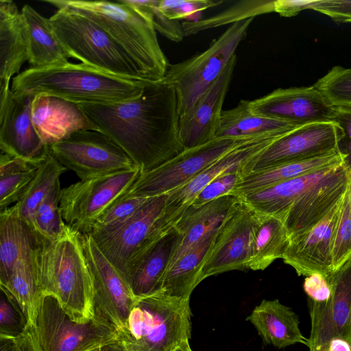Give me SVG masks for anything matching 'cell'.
<instances>
[{
  "mask_svg": "<svg viewBox=\"0 0 351 351\" xmlns=\"http://www.w3.org/2000/svg\"><path fill=\"white\" fill-rule=\"evenodd\" d=\"M99 132L117 143L141 174L182 152L176 91L164 79L149 81L137 97L103 104H77Z\"/></svg>",
  "mask_w": 351,
  "mask_h": 351,
  "instance_id": "1",
  "label": "cell"
},
{
  "mask_svg": "<svg viewBox=\"0 0 351 351\" xmlns=\"http://www.w3.org/2000/svg\"><path fill=\"white\" fill-rule=\"evenodd\" d=\"M35 261L43 297L55 298L75 322L91 320L95 315L93 285L80 233L66 224L56 239L41 237Z\"/></svg>",
  "mask_w": 351,
  "mask_h": 351,
  "instance_id": "2",
  "label": "cell"
},
{
  "mask_svg": "<svg viewBox=\"0 0 351 351\" xmlns=\"http://www.w3.org/2000/svg\"><path fill=\"white\" fill-rule=\"evenodd\" d=\"M149 80L114 76L83 63H68L45 69H28L13 77L11 90L45 94L75 104L114 103L138 97Z\"/></svg>",
  "mask_w": 351,
  "mask_h": 351,
  "instance_id": "3",
  "label": "cell"
},
{
  "mask_svg": "<svg viewBox=\"0 0 351 351\" xmlns=\"http://www.w3.org/2000/svg\"><path fill=\"white\" fill-rule=\"evenodd\" d=\"M57 9L84 16L108 33L132 58L147 80H163L169 63L150 21L121 0H47Z\"/></svg>",
  "mask_w": 351,
  "mask_h": 351,
  "instance_id": "4",
  "label": "cell"
},
{
  "mask_svg": "<svg viewBox=\"0 0 351 351\" xmlns=\"http://www.w3.org/2000/svg\"><path fill=\"white\" fill-rule=\"evenodd\" d=\"M191 318L189 300L162 291L137 297L117 341L104 351H173L191 339Z\"/></svg>",
  "mask_w": 351,
  "mask_h": 351,
  "instance_id": "5",
  "label": "cell"
},
{
  "mask_svg": "<svg viewBox=\"0 0 351 351\" xmlns=\"http://www.w3.org/2000/svg\"><path fill=\"white\" fill-rule=\"evenodd\" d=\"M49 21L71 58L114 76L147 80L128 53L93 21L65 9H58Z\"/></svg>",
  "mask_w": 351,
  "mask_h": 351,
  "instance_id": "6",
  "label": "cell"
},
{
  "mask_svg": "<svg viewBox=\"0 0 351 351\" xmlns=\"http://www.w3.org/2000/svg\"><path fill=\"white\" fill-rule=\"evenodd\" d=\"M254 19L230 25L203 52L185 61L169 64L164 80L176 91L180 117L191 110L236 55L235 51L246 36Z\"/></svg>",
  "mask_w": 351,
  "mask_h": 351,
  "instance_id": "7",
  "label": "cell"
},
{
  "mask_svg": "<svg viewBox=\"0 0 351 351\" xmlns=\"http://www.w3.org/2000/svg\"><path fill=\"white\" fill-rule=\"evenodd\" d=\"M166 199L167 194L149 197L121 223L88 233L103 254L125 279L134 261L168 229L164 228L160 221Z\"/></svg>",
  "mask_w": 351,
  "mask_h": 351,
  "instance_id": "8",
  "label": "cell"
},
{
  "mask_svg": "<svg viewBox=\"0 0 351 351\" xmlns=\"http://www.w3.org/2000/svg\"><path fill=\"white\" fill-rule=\"evenodd\" d=\"M35 328L42 351H90L115 343L119 335L96 315L86 323L73 321L51 296L42 299Z\"/></svg>",
  "mask_w": 351,
  "mask_h": 351,
  "instance_id": "9",
  "label": "cell"
},
{
  "mask_svg": "<svg viewBox=\"0 0 351 351\" xmlns=\"http://www.w3.org/2000/svg\"><path fill=\"white\" fill-rule=\"evenodd\" d=\"M139 168L80 180L61 191L60 210L64 223L88 234L99 217L125 194L141 176Z\"/></svg>",
  "mask_w": 351,
  "mask_h": 351,
  "instance_id": "10",
  "label": "cell"
},
{
  "mask_svg": "<svg viewBox=\"0 0 351 351\" xmlns=\"http://www.w3.org/2000/svg\"><path fill=\"white\" fill-rule=\"evenodd\" d=\"M49 150L82 180L137 168L117 143L99 131L75 132L49 146Z\"/></svg>",
  "mask_w": 351,
  "mask_h": 351,
  "instance_id": "11",
  "label": "cell"
},
{
  "mask_svg": "<svg viewBox=\"0 0 351 351\" xmlns=\"http://www.w3.org/2000/svg\"><path fill=\"white\" fill-rule=\"evenodd\" d=\"M245 138H215L202 145L184 149L159 167L141 174L125 194L145 197L167 194L190 181Z\"/></svg>",
  "mask_w": 351,
  "mask_h": 351,
  "instance_id": "12",
  "label": "cell"
},
{
  "mask_svg": "<svg viewBox=\"0 0 351 351\" xmlns=\"http://www.w3.org/2000/svg\"><path fill=\"white\" fill-rule=\"evenodd\" d=\"M343 137V130L336 121L298 125L250 160L243 168V176L284 163L340 151V143Z\"/></svg>",
  "mask_w": 351,
  "mask_h": 351,
  "instance_id": "13",
  "label": "cell"
},
{
  "mask_svg": "<svg viewBox=\"0 0 351 351\" xmlns=\"http://www.w3.org/2000/svg\"><path fill=\"white\" fill-rule=\"evenodd\" d=\"M289 131L271 132L243 140L190 181L168 193L160 217L163 228L174 226L197 194L212 180L228 172L243 169L250 160Z\"/></svg>",
  "mask_w": 351,
  "mask_h": 351,
  "instance_id": "14",
  "label": "cell"
},
{
  "mask_svg": "<svg viewBox=\"0 0 351 351\" xmlns=\"http://www.w3.org/2000/svg\"><path fill=\"white\" fill-rule=\"evenodd\" d=\"M327 280L331 292L326 301L317 302L307 298L309 351H328L335 339L351 346V257Z\"/></svg>",
  "mask_w": 351,
  "mask_h": 351,
  "instance_id": "15",
  "label": "cell"
},
{
  "mask_svg": "<svg viewBox=\"0 0 351 351\" xmlns=\"http://www.w3.org/2000/svg\"><path fill=\"white\" fill-rule=\"evenodd\" d=\"M80 239L92 278L95 315L119 331L125 326L137 297L93 238L88 234H80Z\"/></svg>",
  "mask_w": 351,
  "mask_h": 351,
  "instance_id": "16",
  "label": "cell"
},
{
  "mask_svg": "<svg viewBox=\"0 0 351 351\" xmlns=\"http://www.w3.org/2000/svg\"><path fill=\"white\" fill-rule=\"evenodd\" d=\"M258 213L241 199L219 228L200 271L199 282L232 270H245Z\"/></svg>",
  "mask_w": 351,
  "mask_h": 351,
  "instance_id": "17",
  "label": "cell"
},
{
  "mask_svg": "<svg viewBox=\"0 0 351 351\" xmlns=\"http://www.w3.org/2000/svg\"><path fill=\"white\" fill-rule=\"evenodd\" d=\"M33 95L14 92L11 88L0 94V148L2 153L40 162L49 150L33 125Z\"/></svg>",
  "mask_w": 351,
  "mask_h": 351,
  "instance_id": "18",
  "label": "cell"
},
{
  "mask_svg": "<svg viewBox=\"0 0 351 351\" xmlns=\"http://www.w3.org/2000/svg\"><path fill=\"white\" fill-rule=\"evenodd\" d=\"M257 114L283 120L295 125L334 121L335 107L313 85L278 88L250 101Z\"/></svg>",
  "mask_w": 351,
  "mask_h": 351,
  "instance_id": "19",
  "label": "cell"
},
{
  "mask_svg": "<svg viewBox=\"0 0 351 351\" xmlns=\"http://www.w3.org/2000/svg\"><path fill=\"white\" fill-rule=\"evenodd\" d=\"M348 182V170L344 163L300 195L284 219L289 240L322 221L343 197Z\"/></svg>",
  "mask_w": 351,
  "mask_h": 351,
  "instance_id": "20",
  "label": "cell"
},
{
  "mask_svg": "<svg viewBox=\"0 0 351 351\" xmlns=\"http://www.w3.org/2000/svg\"><path fill=\"white\" fill-rule=\"evenodd\" d=\"M342 199L318 224L289 240L282 259L298 276L317 273L328 279L334 273L332 251Z\"/></svg>",
  "mask_w": 351,
  "mask_h": 351,
  "instance_id": "21",
  "label": "cell"
},
{
  "mask_svg": "<svg viewBox=\"0 0 351 351\" xmlns=\"http://www.w3.org/2000/svg\"><path fill=\"white\" fill-rule=\"evenodd\" d=\"M236 63L234 55L191 110L180 117V137L184 149L202 145L215 138Z\"/></svg>",
  "mask_w": 351,
  "mask_h": 351,
  "instance_id": "22",
  "label": "cell"
},
{
  "mask_svg": "<svg viewBox=\"0 0 351 351\" xmlns=\"http://www.w3.org/2000/svg\"><path fill=\"white\" fill-rule=\"evenodd\" d=\"M32 119L38 136L47 147L77 131H99L77 104L45 94L34 96Z\"/></svg>",
  "mask_w": 351,
  "mask_h": 351,
  "instance_id": "23",
  "label": "cell"
},
{
  "mask_svg": "<svg viewBox=\"0 0 351 351\" xmlns=\"http://www.w3.org/2000/svg\"><path fill=\"white\" fill-rule=\"evenodd\" d=\"M182 238L175 226L170 227L132 265L126 280L136 297L162 291L165 273Z\"/></svg>",
  "mask_w": 351,
  "mask_h": 351,
  "instance_id": "24",
  "label": "cell"
},
{
  "mask_svg": "<svg viewBox=\"0 0 351 351\" xmlns=\"http://www.w3.org/2000/svg\"><path fill=\"white\" fill-rule=\"evenodd\" d=\"M240 199L241 197L230 194L199 206H189L174 225L182 238L169 266L193 246L217 232Z\"/></svg>",
  "mask_w": 351,
  "mask_h": 351,
  "instance_id": "25",
  "label": "cell"
},
{
  "mask_svg": "<svg viewBox=\"0 0 351 351\" xmlns=\"http://www.w3.org/2000/svg\"><path fill=\"white\" fill-rule=\"evenodd\" d=\"M23 20L12 1H0V94L10 89L12 77L28 61Z\"/></svg>",
  "mask_w": 351,
  "mask_h": 351,
  "instance_id": "26",
  "label": "cell"
},
{
  "mask_svg": "<svg viewBox=\"0 0 351 351\" xmlns=\"http://www.w3.org/2000/svg\"><path fill=\"white\" fill-rule=\"evenodd\" d=\"M265 343L277 348L296 343L308 346V338L300 331L298 316L278 299L263 300L247 317Z\"/></svg>",
  "mask_w": 351,
  "mask_h": 351,
  "instance_id": "27",
  "label": "cell"
},
{
  "mask_svg": "<svg viewBox=\"0 0 351 351\" xmlns=\"http://www.w3.org/2000/svg\"><path fill=\"white\" fill-rule=\"evenodd\" d=\"M28 45L29 69H45L65 65L70 56L50 23L29 5L21 12Z\"/></svg>",
  "mask_w": 351,
  "mask_h": 351,
  "instance_id": "28",
  "label": "cell"
},
{
  "mask_svg": "<svg viewBox=\"0 0 351 351\" xmlns=\"http://www.w3.org/2000/svg\"><path fill=\"white\" fill-rule=\"evenodd\" d=\"M346 155L337 151L303 160L284 163L243 176L234 194L242 197L270 186L324 169L343 165Z\"/></svg>",
  "mask_w": 351,
  "mask_h": 351,
  "instance_id": "29",
  "label": "cell"
},
{
  "mask_svg": "<svg viewBox=\"0 0 351 351\" xmlns=\"http://www.w3.org/2000/svg\"><path fill=\"white\" fill-rule=\"evenodd\" d=\"M339 167L284 181L241 197L257 213L274 216L284 222L289 208L300 195Z\"/></svg>",
  "mask_w": 351,
  "mask_h": 351,
  "instance_id": "30",
  "label": "cell"
},
{
  "mask_svg": "<svg viewBox=\"0 0 351 351\" xmlns=\"http://www.w3.org/2000/svg\"><path fill=\"white\" fill-rule=\"evenodd\" d=\"M40 238L10 207L0 212V282L8 278L18 261L36 252Z\"/></svg>",
  "mask_w": 351,
  "mask_h": 351,
  "instance_id": "31",
  "label": "cell"
},
{
  "mask_svg": "<svg viewBox=\"0 0 351 351\" xmlns=\"http://www.w3.org/2000/svg\"><path fill=\"white\" fill-rule=\"evenodd\" d=\"M36 252L31 256L18 261L8 278L0 282L1 291L16 302L27 319V324L34 326L43 298L35 261Z\"/></svg>",
  "mask_w": 351,
  "mask_h": 351,
  "instance_id": "32",
  "label": "cell"
},
{
  "mask_svg": "<svg viewBox=\"0 0 351 351\" xmlns=\"http://www.w3.org/2000/svg\"><path fill=\"white\" fill-rule=\"evenodd\" d=\"M218 230L193 246L168 267L162 287L165 293L184 300L190 299L192 291L199 283L200 271Z\"/></svg>",
  "mask_w": 351,
  "mask_h": 351,
  "instance_id": "33",
  "label": "cell"
},
{
  "mask_svg": "<svg viewBox=\"0 0 351 351\" xmlns=\"http://www.w3.org/2000/svg\"><path fill=\"white\" fill-rule=\"evenodd\" d=\"M252 235L247 268L264 270L274 261L282 258L289 243V237L282 219L258 213Z\"/></svg>",
  "mask_w": 351,
  "mask_h": 351,
  "instance_id": "34",
  "label": "cell"
},
{
  "mask_svg": "<svg viewBox=\"0 0 351 351\" xmlns=\"http://www.w3.org/2000/svg\"><path fill=\"white\" fill-rule=\"evenodd\" d=\"M297 126L257 114L252 110L249 100H241L236 107L222 111L215 138H247L271 132L290 130Z\"/></svg>",
  "mask_w": 351,
  "mask_h": 351,
  "instance_id": "35",
  "label": "cell"
},
{
  "mask_svg": "<svg viewBox=\"0 0 351 351\" xmlns=\"http://www.w3.org/2000/svg\"><path fill=\"white\" fill-rule=\"evenodd\" d=\"M40 162H29L1 152L0 212L9 208L10 204L21 200L34 180Z\"/></svg>",
  "mask_w": 351,
  "mask_h": 351,
  "instance_id": "36",
  "label": "cell"
},
{
  "mask_svg": "<svg viewBox=\"0 0 351 351\" xmlns=\"http://www.w3.org/2000/svg\"><path fill=\"white\" fill-rule=\"evenodd\" d=\"M66 170V168L49 152L40 162L37 173L24 195L19 202L10 206L12 210L32 227L35 210Z\"/></svg>",
  "mask_w": 351,
  "mask_h": 351,
  "instance_id": "37",
  "label": "cell"
},
{
  "mask_svg": "<svg viewBox=\"0 0 351 351\" xmlns=\"http://www.w3.org/2000/svg\"><path fill=\"white\" fill-rule=\"evenodd\" d=\"M274 12V1L252 0L238 2L215 15L182 23L185 36L198 32L233 24L250 18Z\"/></svg>",
  "mask_w": 351,
  "mask_h": 351,
  "instance_id": "38",
  "label": "cell"
},
{
  "mask_svg": "<svg viewBox=\"0 0 351 351\" xmlns=\"http://www.w3.org/2000/svg\"><path fill=\"white\" fill-rule=\"evenodd\" d=\"M61 191L59 179L37 206L33 215V228L42 237L49 240L58 237L66 225L60 210Z\"/></svg>",
  "mask_w": 351,
  "mask_h": 351,
  "instance_id": "39",
  "label": "cell"
},
{
  "mask_svg": "<svg viewBox=\"0 0 351 351\" xmlns=\"http://www.w3.org/2000/svg\"><path fill=\"white\" fill-rule=\"evenodd\" d=\"M350 257H351V172L348 170V185L342 199L332 251L334 272Z\"/></svg>",
  "mask_w": 351,
  "mask_h": 351,
  "instance_id": "40",
  "label": "cell"
},
{
  "mask_svg": "<svg viewBox=\"0 0 351 351\" xmlns=\"http://www.w3.org/2000/svg\"><path fill=\"white\" fill-rule=\"evenodd\" d=\"M313 86L332 106H351V68L333 66Z\"/></svg>",
  "mask_w": 351,
  "mask_h": 351,
  "instance_id": "41",
  "label": "cell"
},
{
  "mask_svg": "<svg viewBox=\"0 0 351 351\" xmlns=\"http://www.w3.org/2000/svg\"><path fill=\"white\" fill-rule=\"evenodd\" d=\"M134 8L152 23L155 30L169 40L180 42L185 36L183 27L178 20L168 18L158 7L159 0H121Z\"/></svg>",
  "mask_w": 351,
  "mask_h": 351,
  "instance_id": "42",
  "label": "cell"
},
{
  "mask_svg": "<svg viewBox=\"0 0 351 351\" xmlns=\"http://www.w3.org/2000/svg\"><path fill=\"white\" fill-rule=\"evenodd\" d=\"M149 198L123 194L99 217L91 231L121 223L135 213Z\"/></svg>",
  "mask_w": 351,
  "mask_h": 351,
  "instance_id": "43",
  "label": "cell"
},
{
  "mask_svg": "<svg viewBox=\"0 0 351 351\" xmlns=\"http://www.w3.org/2000/svg\"><path fill=\"white\" fill-rule=\"evenodd\" d=\"M0 300V337L15 338L27 326V319L16 302L2 292Z\"/></svg>",
  "mask_w": 351,
  "mask_h": 351,
  "instance_id": "44",
  "label": "cell"
},
{
  "mask_svg": "<svg viewBox=\"0 0 351 351\" xmlns=\"http://www.w3.org/2000/svg\"><path fill=\"white\" fill-rule=\"evenodd\" d=\"M242 177L243 169L217 177L197 194L190 206H199L222 196L234 194V189Z\"/></svg>",
  "mask_w": 351,
  "mask_h": 351,
  "instance_id": "45",
  "label": "cell"
},
{
  "mask_svg": "<svg viewBox=\"0 0 351 351\" xmlns=\"http://www.w3.org/2000/svg\"><path fill=\"white\" fill-rule=\"evenodd\" d=\"M222 3V1L213 0H159L158 7L168 18L179 21L189 19Z\"/></svg>",
  "mask_w": 351,
  "mask_h": 351,
  "instance_id": "46",
  "label": "cell"
},
{
  "mask_svg": "<svg viewBox=\"0 0 351 351\" xmlns=\"http://www.w3.org/2000/svg\"><path fill=\"white\" fill-rule=\"evenodd\" d=\"M311 9L336 22L351 23V0H313Z\"/></svg>",
  "mask_w": 351,
  "mask_h": 351,
  "instance_id": "47",
  "label": "cell"
},
{
  "mask_svg": "<svg viewBox=\"0 0 351 351\" xmlns=\"http://www.w3.org/2000/svg\"><path fill=\"white\" fill-rule=\"evenodd\" d=\"M334 121L343 130L344 137L340 143V150L346 155L347 169L351 170V106L335 107Z\"/></svg>",
  "mask_w": 351,
  "mask_h": 351,
  "instance_id": "48",
  "label": "cell"
},
{
  "mask_svg": "<svg viewBox=\"0 0 351 351\" xmlns=\"http://www.w3.org/2000/svg\"><path fill=\"white\" fill-rule=\"evenodd\" d=\"M303 287L307 298L314 302L326 301L330 295V284L320 274L315 273L306 277Z\"/></svg>",
  "mask_w": 351,
  "mask_h": 351,
  "instance_id": "49",
  "label": "cell"
},
{
  "mask_svg": "<svg viewBox=\"0 0 351 351\" xmlns=\"http://www.w3.org/2000/svg\"><path fill=\"white\" fill-rule=\"evenodd\" d=\"M14 351H42L34 326L27 324L23 332L14 338Z\"/></svg>",
  "mask_w": 351,
  "mask_h": 351,
  "instance_id": "50",
  "label": "cell"
},
{
  "mask_svg": "<svg viewBox=\"0 0 351 351\" xmlns=\"http://www.w3.org/2000/svg\"><path fill=\"white\" fill-rule=\"evenodd\" d=\"M313 1V0H276L274 1V12L282 16H293L303 10L311 9Z\"/></svg>",
  "mask_w": 351,
  "mask_h": 351,
  "instance_id": "51",
  "label": "cell"
},
{
  "mask_svg": "<svg viewBox=\"0 0 351 351\" xmlns=\"http://www.w3.org/2000/svg\"><path fill=\"white\" fill-rule=\"evenodd\" d=\"M328 351H351V346L343 339H335L330 342Z\"/></svg>",
  "mask_w": 351,
  "mask_h": 351,
  "instance_id": "52",
  "label": "cell"
},
{
  "mask_svg": "<svg viewBox=\"0 0 351 351\" xmlns=\"http://www.w3.org/2000/svg\"><path fill=\"white\" fill-rule=\"evenodd\" d=\"M0 351H14V338L0 337Z\"/></svg>",
  "mask_w": 351,
  "mask_h": 351,
  "instance_id": "53",
  "label": "cell"
},
{
  "mask_svg": "<svg viewBox=\"0 0 351 351\" xmlns=\"http://www.w3.org/2000/svg\"><path fill=\"white\" fill-rule=\"evenodd\" d=\"M173 351H192L189 339L182 341Z\"/></svg>",
  "mask_w": 351,
  "mask_h": 351,
  "instance_id": "54",
  "label": "cell"
},
{
  "mask_svg": "<svg viewBox=\"0 0 351 351\" xmlns=\"http://www.w3.org/2000/svg\"><path fill=\"white\" fill-rule=\"evenodd\" d=\"M90 351H104V348H97V349L93 350H90Z\"/></svg>",
  "mask_w": 351,
  "mask_h": 351,
  "instance_id": "55",
  "label": "cell"
},
{
  "mask_svg": "<svg viewBox=\"0 0 351 351\" xmlns=\"http://www.w3.org/2000/svg\"><path fill=\"white\" fill-rule=\"evenodd\" d=\"M349 170V169H348ZM351 172V170H349Z\"/></svg>",
  "mask_w": 351,
  "mask_h": 351,
  "instance_id": "56",
  "label": "cell"
}]
</instances>
